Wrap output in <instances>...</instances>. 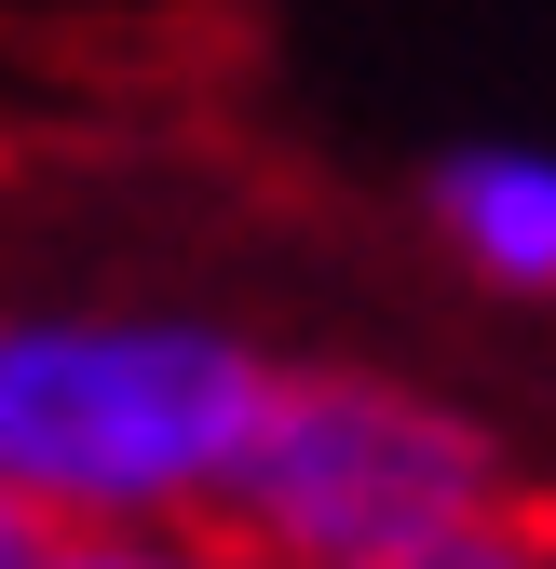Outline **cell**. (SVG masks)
I'll use <instances>...</instances> for the list:
<instances>
[{"instance_id": "1", "label": "cell", "mask_w": 556, "mask_h": 569, "mask_svg": "<svg viewBox=\"0 0 556 569\" xmlns=\"http://www.w3.org/2000/svg\"><path fill=\"white\" fill-rule=\"evenodd\" d=\"M271 352L177 299H0V502L41 542L218 529Z\"/></svg>"}, {"instance_id": "2", "label": "cell", "mask_w": 556, "mask_h": 569, "mask_svg": "<svg viewBox=\"0 0 556 569\" xmlns=\"http://www.w3.org/2000/svg\"><path fill=\"white\" fill-rule=\"evenodd\" d=\"M516 502L529 488L503 475L475 407L394 367H286L218 529L286 569H461Z\"/></svg>"}, {"instance_id": "3", "label": "cell", "mask_w": 556, "mask_h": 569, "mask_svg": "<svg viewBox=\"0 0 556 569\" xmlns=\"http://www.w3.org/2000/svg\"><path fill=\"white\" fill-rule=\"evenodd\" d=\"M435 231L489 299H556V150H448L435 163Z\"/></svg>"}, {"instance_id": "4", "label": "cell", "mask_w": 556, "mask_h": 569, "mask_svg": "<svg viewBox=\"0 0 556 569\" xmlns=\"http://www.w3.org/2000/svg\"><path fill=\"white\" fill-rule=\"evenodd\" d=\"M14 569H286L231 529H122V542H28Z\"/></svg>"}, {"instance_id": "5", "label": "cell", "mask_w": 556, "mask_h": 569, "mask_svg": "<svg viewBox=\"0 0 556 569\" xmlns=\"http://www.w3.org/2000/svg\"><path fill=\"white\" fill-rule=\"evenodd\" d=\"M461 569H556V502H516V516H503L489 542H475Z\"/></svg>"}, {"instance_id": "6", "label": "cell", "mask_w": 556, "mask_h": 569, "mask_svg": "<svg viewBox=\"0 0 556 569\" xmlns=\"http://www.w3.org/2000/svg\"><path fill=\"white\" fill-rule=\"evenodd\" d=\"M28 542H41V529H28V516H14V502H0V569H14V556H28Z\"/></svg>"}]
</instances>
